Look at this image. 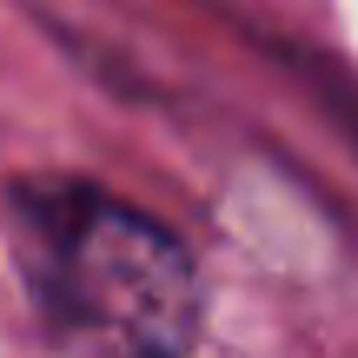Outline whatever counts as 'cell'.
Returning a JSON list of instances; mask_svg holds the SVG:
<instances>
[{
  "instance_id": "cell-1",
  "label": "cell",
  "mask_w": 358,
  "mask_h": 358,
  "mask_svg": "<svg viewBox=\"0 0 358 358\" xmlns=\"http://www.w3.org/2000/svg\"><path fill=\"white\" fill-rule=\"evenodd\" d=\"M13 252L40 319L80 358H192L199 345L192 252L93 179L13 186Z\"/></svg>"
}]
</instances>
